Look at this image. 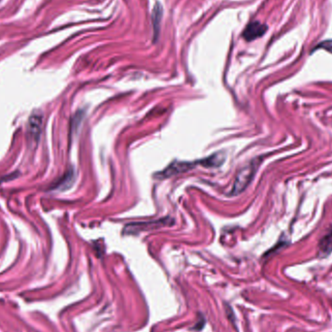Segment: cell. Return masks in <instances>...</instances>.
<instances>
[{
    "instance_id": "1",
    "label": "cell",
    "mask_w": 332,
    "mask_h": 332,
    "mask_svg": "<svg viewBox=\"0 0 332 332\" xmlns=\"http://www.w3.org/2000/svg\"><path fill=\"white\" fill-rule=\"evenodd\" d=\"M259 166H260V159L256 158L253 161H251L248 165L243 167L239 171L232 187L231 196H238L247 188L256 175Z\"/></svg>"
},
{
    "instance_id": "2",
    "label": "cell",
    "mask_w": 332,
    "mask_h": 332,
    "mask_svg": "<svg viewBox=\"0 0 332 332\" xmlns=\"http://www.w3.org/2000/svg\"><path fill=\"white\" fill-rule=\"evenodd\" d=\"M266 31H267V26L265 24L260 23V21H253L244 31L243 36L247 41H253L257 38L261 37Z\"/></svg>"
},
{
    "instance_id": "3",
    "label": "cell",
    "mask_w": 332,
    "mask_h": 332,
    "mask_svg": "<svg viewBox=\"0 0 332 332\" xmlns=\"http://www.w3.org/2000/svg\"><path fill=\"white\" fill-rule=\"evenodd\" d=\"M42 120H43L42 115L39 114V113H34L30 118L29 128H30L31 135H32V137H34V138L39 137V134L41 132Z\"/></svg>"
},
{
    "instance_id": "4",
    "label": "cell",
    "mask_w": 332,
    "mask_h": 332,
    "mask_svg": "<svg viewBox=\"0 0 332 332\" xmlns=\"http://www.w3.org/2000/svg\"><path fill=\"white\" fill-rule=\"evenodd\" d=\"M332 251V228L325 233L319 244V254L321 257L328 256Z\"/></svg>"
},
{
    "instance_id": "5",
    "label": "cell",
    "mask_w": 332,
    "mask_h": 332,
    "mask_svg": "<svg viewBox=\"0 0 332 332\" xmlns=\"http://www.w3.org/2000/svg\"><path fill=\"white\" fill-rule=\"evenodd\" d=\"M74 181H75V172L73 169H71L57 183V185L53 187V188L56 190H65L72 186Z\"/></svg>"
},
{
    "instance_id": "6",
    "label": "cell",
    "mask_w": 332,
    "mask_h": 332,
    "mask_svg": "<svg viewBox=\"0 0 332 332\" xmlns=\"http://www.w3.org/2000/svg\"><path fill=\"white\" fill-rule=\"evenodd\" d=\"M162 18V8L159 4H156L155 9L153 11L152 15V21H153V26H154V32H155V37H157V33L159 32V25L160 21Z\"/></svg>"
},
{
    "instance_id": "7",
    "label": "cell",
    "mask_w": 332,
    "mask_h": 332,
    "mask_svg": "<svg viewBox=\"0 0 332 332\" xmlns=\"http://www.w3.org/2000/svg\"><path fill=\"white\" fill-rule=\"evenodd\" d=\"M316 49H323L327 52H331L332 53V40H326V41L322 42L320 43Z\"/></svg>"
}]
</instances>
